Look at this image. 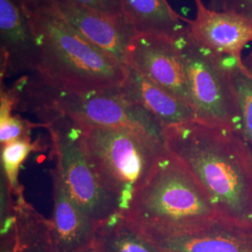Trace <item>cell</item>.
<instances>
[{"instance_id":"1","label":"cell","mask_w":252,"mask_h":252,"mask_svg":"<svg viewBox=\"0 0 252 252\" xmlns=\"http://www.w3.org/2000/svg\"><path fill=\"white\" fill-rule=\"evenodd\" d=\"M162 140L220 216L252 226V155L243 134L192 120L163 128Z\"/></svg>"},{"instance_id":"2","label":"cell","mask_w":252,"mask_h":252,"mask_svg":"<svg viewBox=\"0 0 252 252\" xmlns=\"http://www.w3.org/2000/svg\"><path fill=\"white\" fill-rule=\"evenodd\" d=\"M38 47L35 74L58 90L85 93L120 87L126 65L91 44L42 0H23Z\"/></svg>"},{"instance_id":"3","label":"cell","mask_w":252,"mask_h":252,"mask_svg":"<svg viewBox=\"0 0 252 252\" xmlns=\"http://www.w3.org/2000/svg\"><path fill=\"white\" fill-rule=\"evenodd\" d=\"M121 214L151 239L186 233L221 217L196 179L166 149Z\"/></svg>"},{"instance_id":"4","label":"cell","mask_w":252,"mask_h":252,"mask_svg":"<svg viewBox=\"0 0 252 252\" xmlns=\"http://www.w3.org/2000/svg\"><path fill=\"white\" fill-rule=\"evenodd\" d=\"M13 84L16 110L34 114L44 128L63 119L78 126L135 129L163 141L162 126L127 99L120 87L85 93L58 90L35 73L24 75Z\"/></svg>"},{"instance_id":"5","label":"cell","mask_w":252,"mask_h":252,"mask_svg":"<svg viewBox=\"0 0 252 252\" xmlns=\"http://www.w3.org/2000/svg\"><path fill=\"white\" fill-rule=\"evenodd\" d=\"M76 126L102 184L123 213L165 151L163 141L130 128Z\"/></svg>"},{"instance_id":"6","label":"cell","mask_w":252,"mask_h":252,"mask_svg":"<svg viewBox=\"0 0 252 252\" xmlns=\"http://www.w3.org/2000/svg\"><path fill=\"white\" fill-rule=\"evenodd\" d=\"M184 64L194 120L242 133V123L223 56L194 41L189 32L176 39Z\"/></svg>"},{"instance_id":"7","label":"cell","mask_w":252,"mask_h":252,"mask_svg":"<svg viewBox=\"0 0 252 252\" xmlns=\"http://www.w3.org/2000/svg\"><path fill=\"white\" fill-rule=\"evenodd\" d=\"M46 129L51 135L55 169L81 210L96 223L121 213L118 199L104 187L81 144L77 126L63 119Z\"/></svg>"},{"instance_id":"8","label":"cell","mask_w":252,"mask_h":252,"mask_svg":"<svg viewBox=\"0 0 252 252\" xmlns=\"http://www.w3.org/2000/svg\"><path fill=\"white\" fill-rule=\"evenodd\" d=\"M126 65L168 91L190 107L188 81L176 39L137 33L128 47Z\"/></svg>"},{"instance_id":"9","label":"cell","mask_w":252,"mask_h":252,"mask_svg":"<svg viewBox=\"0 0 252 252\" xmlns=\"http://www.w3.org/2000/svg\"><path fill=\"white\" fill-rule=\"evenodd\" d=\"M91 44L126 65L128 47L137 34L125 15H112L66 0H42Z\"/></svg>"},{"instance_id":"10","label":"cell","mask_w":252,"mask_h":252,"mask_svg":"<svg viewBox=\"0 0 252 252\" xmlns=\"http://www.w3.org/2000/svg\"><path fill=\"white\" fill-rule=\"evenodd\" d=\"M194 2L195 17L187 20L191 38L217 55L243 59L244 49L252 44V21L233 11L210 9L203 0Z\"/></svg>"},{"instance_id":"11","label":"cell","mask_w":252,"mask_h":252,"mask_svg":"<svg viewBox=\"0 0 252 252\" xmlns=\"http://www.w3.org/2000/svg\"><path fill=\"white\" fill-rule=\"evenodd\" d=\"M38 47L22 6L0 0V80L36 71Z\"/></svg>"},{"instance_id":"12","label":"cell","mask_w":252,"mask_h":252,"mask_svg":"<svg viewBox=\"0 0 252 252\" xmlns=\"http://www.w3.org/2000/svg\"><path fill=\"white\" fill-rule=\"evenodd\" d=\"M152 240L162 252H252V226L220 217L189 232Z\"/></svg>"},{"instance_id":"13","label":"cell","mask_w":252,"mask_h":252,"mask_svg":"<svg viewBox=\"0 0 252 252\" xmlns=\"http://www.w3.org/2000/svg\"><path fill=\"white\" fill-rule=\"evenodd\" d=\"M54 209L51 234L55 252H80L94 239L98 223L87 216L70 196L61 176L51 171Z\"/></svg>"},{"instance_id":"14","label":"cell","mask_w":252,"mask_h":252,"mask_svg":"<svg viewBox=\"0 0 252 252\" xmlns=\"http://www.w3.org/2000/svg\"><path fill=\"white\" fill-rule=\"evenodd\" d=\"M120 90L162 128L194 120L193 110L187 103L127 65Z\"/></svg>"},{"instance_id":"15","label":"cell","mask_w":252,"mask_h":252,"mask_svg":"<svg viewBox=\"0 0 252 252\" xmlns=\"http://www.w3.org/2000/svg\"><path fill=\"white\" fill-rule=\"evenodd\" d=\"M121 5L137 33L177 39L188 32V19L180 16L167 0H121Z\"/></svg>"},{"instance_id":"16","label":"cell","mask_w":252,"mask_h":252,"mask_svg":"<svg viewBox=\"0 0 252 252\" xmlns=\"http://www.w3.org/2000/svg\"><path fill=\"white\" fill-rule=\"evenodd\" d=\"M17 252H55L51 234V221L32 207L24 191L14 198Z\"/></svg>"},{"instance_id":"17","label":"cell","mask_w":252,"mask_h":252,"mask_svg":"<svg viewBox=\"0 0 252 252\" xmlns=\"http://www.w3.org/2000/svg\"><path fill=\"white\" fill-rule=\"evenodd\" d=\"M94 239L103 252H162L121 213L98 223Z\"/></svg>"},{"instance_id":"18","label":"cell","mask_w":252,"mask_h":252,"mask_svg":"<svg viewBox=\"0 0 252 252\" xmlns=\"http://www.w3.org/2000/svg\"><path fill=\"white\" fill-rule=\"evenodd\" d=\"M223 61L241 118L242 133L252 148V75L244 65L243 59L223 56Z\"/></svg>"},{"instance_id":"19","label":"cell","mask_w":252,"mask_h":252,"mask_svg":"<svg viewBox=\"0 0 252 252\" xmlns=\"http://www.w3.org/2000/svg\"><path fill=\"white\" fill-rule=\"evenodd\" d=\"M17 94L13 84L6 87L1 84L0 91V142L1 146L9 142L31 138V131L35 127H43L41 124L31 123L28 120L13 114L16 110Z\"/></svg>"},{"instance_id":"20","label":"cell","mask_w":252,"mask_h":252,"mask_svg":"<svg viewBox=\"0 0 252 252\" xmlns=\"http://www.w3.org/2000/svg\"><path fill=\"white\" fill-rule=\"evenodd\" d=\"M39 141L32 142L31 138L19 139L1 146V163L4 185L9 194L15 198L24 191L19 182V172L22 164L32 152L42 150Z\"/></svg>"},{"instance_id":"21","label":"cell","mask_w":252,"mask_h":252,"mask_svg":"<svg viewBox=\"0 0 252 252\" xmlns=\"http://www.w3.org/2000/svg\"><path fill=\"white\" fill-rule=\"evenodd\" d=\"M0 252H17V237L13 209L1 216Z\"/></svg>"},{"instance_id":"22","label":"cell","mask_w":252,"mask_h":252,"mask_svg":"<svg viewBox=\"0 0 252 252\" xmlns=\"http://www.w3.org/2000/svg\"><path fill=\"white\" fill-rule=\"evenodd\" d=\"M112 15H124L121 0H66Z\"/></svg>"},{"instance_id":"23","label":"cell","mask_w":252,"mask_h":252,"mask_svg":"<svg viewBox=\"0 0 252 252\" xmlns=\"http://www.w3.org/2000/svg\"><path fill=\"white\" fill-rule=\"evenodd\" d=\"M220 10H229L252 21V0H227Z\"/></svg>"},{"instance_id":"24","label":"cell","mask_w":252,"mask_h":252,"mask_svg":"<svg viewBox=\"0 0 252 252\" xmlns=\"http://www.w3.org/2000/svg\"><path fill=\"white\" fill-rule=\"evenodd\" d=\"M80 252H103V251L100 248L99 245L95 241V239H94V241L88 247H86Z\"/></svg>"},{"instance_id":"25","label":"cell","mask_w":252,"mask_h":252,"mask_svg":"<svg viewBox=\"0 0 252 252\" xmlns=\"http://www.w3.org/2000/svg\"><path fill=\"white\" fill-rule=\"evenodd\" d=\"M226 1L227 0H209L208 8L215 10H220Z\"/></svg>"},{"instance_id":"26","label":"cell","mask_w":252,"mask_h":252,"mask_svg":"<svg viewBox=\"0 0 252 252\" xmlns=\"http://www.w3.org/2000/svg\"><path fill=\"white\" fill-rule=\"evenodd\" d=\"M243 63L248 71L252 75V50L246 57H243Z\"/></svg>"},{"instance_id":"27","label":"cell","mask_w":252,"mask_h":252,"mask_svg":"<svg viewBox=\"0 0 252 252\" xmlns=\"http://www.w3.org/2000/svg\"><path fill=\"white\" fill-rule=\"evenodd\" d=\"M14 1H15V2H17V3L20 4V5H21V4H22V2H23V0H14Z\"/></svg>"},{"instance_id":"28","label":"cell","mask_w":252,"mask_h":252,"mask_svg":"<svg viewBox=\"0 0 252 252\" xmlns=\"http://www.w3.org/2000/svg\"><path fill=\"white\" fill-rule=\"evenodd\" d=\"M251 151H252V148L251 147Z\"/></svg>"}]
</instances>
